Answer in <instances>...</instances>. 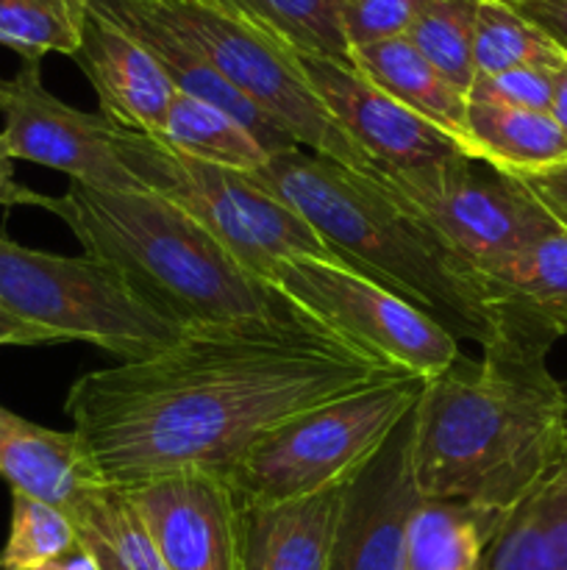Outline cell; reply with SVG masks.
Wrapping results in <instances>:
<instances>
[{"label":"cell","instance_id":"ffe728a7","mask_svg":"<svg viewBox=\"0 0 567 570\" xmlns=\"http://www.w3.org/2000/svg\"><path fill=\"white\" fill-rule=\"evenodd\" d=\"M506 518L467 501L422 499L406 527V570H484Z\"/></svg>","mask_w":567,"mask_h":570},{"label":"cell","instance_id":"5b68a950","mask_svg":"<svg viewBox=\"0 0 567 570\" xmlns=\"http://www.w3.org/2000/svg\"><path fill=\"white\" fill-rule=\"evenodd\" d=\"M428 379L392 373L253 440L228 482L242 504H281L354 482L415 412Z\"/></svg>","mask_w":567,"mask_h":570},{"label":"cell","instance_id":"8992f818","mask_svg":"<svg viewBox=\"0 0 567 570\" xmlns=\"http://www.w3.org/2000/svg\"><path fill=\"white\" fill-rule=\"evenodd\" d=\"M0 309L53 343L83 340L120 362L153 356L183 337L181 328L139 304L103 262L33 250L6 234H0Z\"/></svg>","mask_w":567,"mask_h":570},{"label":"cell","instance_id":"9c48e42d","mask_svg":"<svg viewBox=\"0 0 567 570\" xmlns=\"http://www.w3.org/2000/svg\"><path fill=\"white\" fill-rule=\"evenodd\" d=\"M370 173L426 220L493 293L517 256L554 226L515 178L495 170L478 176L467 156L417 167L372 165Z\"/></svg>","mask_w":567,"mask_h":570},{"label":"cell","instance_id":"f546056e","mask_svg":"<svg viewBox=\"0 0 567 570\" xmlns=\"http://www.w3.org/2000/svg\"><path fill=\"white\" fill-rule=\"evenodd\" d=\"M509 515L520 518L545 540L556 570H567V456L534 484Z\"/></svg>","mask_w":567,"mask_h":570},{"label":"cell","instance_id":"74e56055","mask_svg":"<svg viewBox=\"0 0 567 570\" xmlns=\"http://www.w3.org/2000/svg\"><path fill=\"white\" fill-rule=\"evenodd\" d=\"M39 570H98V568H94L92 557H89L87 551H83L81 546H78V549L67 551L64 557H59V560L48 562V566L39 568Z\"/></svg>","mask_w":567,"mask_h":570},{"label":"cell","instance_id":"484cf974","mask_svg":"<svg viewBox=\"0 0 567 570\" xmlns=\"http://www.w3.org/2000/svg\"><path fill=\"white\" fill-rule=\"evenodd\" d=\"M561 50L528 22L515 6L498 0H481L476 20V42H472V67L476 76L539 67V70H559L565 65Z\"/></svg>","mask_w":567,"mask_h":570},{"label":"cell","instance_id":"e575fe53","mask_svg":"<svg viewBox=\"0 0 567 570\" xmlns=\"http://www.w3.org/2000/svg\"><path fill=\"white\" fill-rule=\"evenodd\" d=\"M11 204H31V206H42L48 204V195L31 193L28 187H20L14 181V159L6 154L3 142H0V206H11Z\"/></svg>","mask_w":567,"mask_h":570},{"label":"cell","instance_id":"8d00e7d4","mask_svg":"<svg viewBox=\"0 0 567 570\" xmlns=\"http://www.w3.org/2000/svg\"><path fill=\"white\" fill-rule=\"evenodd\" d=\"M550 117L567 139V61L554 70V95H550Z\"/></svg>","mask_w":567,"mask_h":570},{"label":"cell","instance_id":"6da1fadb","mask_svg":"<svg viewBox=\"0 0 567 570\" xmlns=\"http://www.w3.org/2000/svg\"><path fill=\"white\" fill-rule=\"evenodd\" d=\"M392 373L287 312L187 332L153 356L83 373L64 412L106 484L126 490L192 471L228 479L267 429Z\"/></svg>","mask_w":567,"mask_h":570},{"label":"cell","instance_id":"cb8c5ba5","mask_svg":"<svg viewBox=\"0 0 567 570\" xmlns=\"http://www.w3.org/2000/svg\"><path fill=\"white\" fill-rule=\"evenodd\" d=\"M189 159L209 161L239 173H256L270 154L265 145L228 111L176 92L161 134H153Z\"/></svg>","mask_w":567,"mask_h":570},{"label":"cell","instance_id":"603a6c76","mask_svg":"<svg viewBox=\"0 0 567 570\" xmlns=\"http://www.w3.org/2000/svg\"><path fill=\"white\" fill-rule=\"evenodd\" d=\"M98 570H170L126 490L106 484L70 515Z\"/></svg>","mask_w":567,"mask_h":570},{"label":"cell","instance_id":"836d02e7","mask_svg":"<svg viewBox=\"0 0 567 570\" xmlns=\"http://www.w3.org/2000/svg\"><path fill=\"white\" fill-rule=\"evenodd\" d=\"M515 9L534 22L567 59V0H528Z\"/></svg>","mask_w":567,"mask_h":570},{"label":"cell","instance_id":"277c9868","mask_svg":"<svg viewBox=\"0 0 567 570\" xmlns=\"http://www.w3.org/2000/svg\"><path fill=\"white\" fill-rule=\"evenodd\" d=\"M44 209L61 217L83 254L109 265L139 304L183 334L289 312L215 234L161 195L103 193L70 181L64 195H48Z\"/></svg>","mask_w":567,"mask_h":570},{"label":"cell","instance_id":"4dcf8cb0","mask_svg":"<svg viewBox=\"0 0 567 570\" xmlns=\"http://www.w3.org/2000/svg\"><path fill=\"white\" fill-rule=\"evenodd\" d=\"M428 0H345V31L350 50L406 37Z\"/></svg>","mask_w":567,"mask_h":570},{"label":"cell","instance_id":"44dd1931","mask_svg":"<svg viewBox=\"0 0 567 570\" xmlns=\"http://www.w3.org/2000/svg\"><path fill=\"white\" fill-rule=\"evenodd\" d=\"M467 137L472 159L495 173L520 176L567 161V139L548 111L467 100Z\"/></svg>","mask_w":567,"mask_h":570},{"label":"cell","instance_id":"60d3db41","mask_svg":"<svg viewBox=\"0 0 567 570\" xmlns=\"http://www.w3.org/2000/svg\"><path fill=\"white\" fill-rule=\"evenodd\" d=\"M565 390H567V382H565Z\"/></svg>","mask_w":567,"mask_h":570},{"label":"cell","instance_id":"5bb4252c","mask_svg":"<svg viewBox=\"0 0 567 570\" xmlns=\"http://www.w3.org/2000/svg\"><path fill=\"white\" fill-rule=\"evenodd\" d=\"M300 67L320 98L322 109L370 159V165L417 167L467 156V150L454 137L417 111L406 109L354 65L300 59Z\"/></svg>","mask_w":567,"mask_h":570},{"label":"cell","instance_id":"30bf717a","mask_svg":"<svg viewBox=\"0 0 567 570\" xmlns=\"http://www.w3.org/2000/svg\"><path fill=\"white\" fill-rule=\"evenodd\" d=\"M165 6L209 65L239 95L281 122L300 148L354 170H372L370 159L322 109L298 56L272 42L222 0H165Z\"/></svg>","mask_w":567,"mask_h":570},{"label":"cell","instance_id":"4316f807","mask_svg":"<svg viewBox=\"0 0 567 570\" xmlns=\"http://www.w3.org/2000/svg\"><path fill=\"white\" fill-rule=\"evenodd\" d=\"M89 0H0V45L22 61L48 53L76 56L81 45Z\"/></svg>","mask_w":567,"mask_h":570},{"label":"cell","instance_id":"52a82bcc","mask_svg":"<svg viewBox=\"0 0 567 570\" xmlns=\"http://www.w3.org/2000/svg\"><path fill=\"white\" fill-rule=\"evenodd\" d=\"M115 145L133 176L215 234L233 259L265 282L289 256L339 262L315 228L261 187L250 173L189 159L153 134L117 128Z\"/></svg>","mask_w":567,"mask_h":570},{"label":"cell","instance_id":"8fae6325","mask_svg":"<svg viewBox=\"0 0 567 570\" xmlns=\"http://www.w3.org/2000/svg\"><path fill=\"white\" fill-rule=\"evenodd\" d=\"M3 142L11 159L53 167L70 181L103 193H148L115 145L117 126L89 111L72 109L42 81L39 61H22L20 70L0 89Z\"/></svg>","mask_w":567,"mask_h":570},{"label":"cell","instance_id":"ac0fdd59","mask_svg":"<svg viewBox=\"0 0 567 570\" xmlns=\"http://www.w3.org/2000/svg\"><path fill=\"white\" fill-rule=\"evenodd\" d=\"M345 488L281 504H242V570H328Z\"/></svg>","mask_w":567,"mask_h":570},{"label":"cell","instance_id":"e0dca14e","mask_svg":"<svg viewBox=\"0 0 567 570\" xmlns=\"http://www.w3.org/2000/svg\"><path fill=\"white\" fill-rule=\"evenodd\" d=\"M0 476L11 484V493L42 501L67 518L106 488L76 429L39 426L6 406H0Z\"/></svg>","mask_w":567,"mask_h":570},{"label":"cell","instance_id":"9a60e30c","mask_svg":"<svg viewBox=\"0 0 567 570\" xmlns=\"http://www.w3.org/2000/svg\"><path fill=\"white\" fill-rule=\"evenodd\" d=\"M89 9L115 22L128 37L137 39L153 56L156 65L165 70V76L170 78L178 92L206 100V104L237 117L265 145L270 156L306 150L281 122H276L259 106L250 104L209 65L198 45L181 31L165 0H89Z\"/></svg>","mask_w":567,"mask_h":570},{"label":"cell","instance_id":"1f68e13d","mask_svg":"<svg viewBox=\"0 0 567 570\" xmlns=\"http://www.w3.org/2000/svg\"><path fill=\"white\" fill-rule=\"evenodd\" d=\"M550 95H554V70H539V67H520V70L495 72V76H476L470 89H467V100H472V104L548 111V115Z\"/></svg>","mask_w":567,"mask_h":570},{"label":"cell","instance_id":"ba28073f","mask_svg":"<svg viewBox=\"0 0 567 570\" xmlns=\"http://www.w3.org/2000/svg\"><path fill=\"white\" fill-rule=\"evenodd\" d=\"M265 287L289 312L400 373L431 382L459 360L448 328L345 262L289 256L272 265Z\"/></svg>","mask_w":567,"mask_h":570},{"label":"cell","instance_id":"d590c367","mask_svg":"<svg viewBox=\"0 0 567 570\" xmlns=\"http://www.w3.org/2000/svg\"><path fill=\"white\" fill-rule=\"evenodd\" d=\"M53 340L42 334L39 328L28 326V323L17 321L9 312L0 309V345H48Z\"/></svg>","mask_w":567,"mask_h":570},{"label":"cell","instance_id":"7a4b0ae2","mask_svg":"<svg viewBox=\"0 0 567 570\" xmlns=\"http://www.w3.org/2000/svg\"><path fill=\"white\" fill-rule=\"evenodd\" d=\"M554 334L500 304L478 362L459 360L417 404L415 482L422 499L509 515L567 456V390L548 371Z\"/></svg>","mask_w":567,"mask_h":570},{"label":"cell","instance_id":"3957f363","mask_svg":"<svg viewBox=\"0 0 567 570\" xmlns=\"http://www.w3.org/2000/svg\"><path fill=\"white\" fill-rule=\"evenodd\" d=\"M250 176L298 212L339 262L404 295L456 340H493L500 301L489 284L370 170L289 150L270 156Z\"/></svg>","mask_w":567,"mask_h":570},{"label":"cell","instance_id":"83f0119b","mask_svg":"<svg viewBox=\"0 0 567 570\" xmlns=\"http://www.w3.org/2000/svg\"><path fill=\"white\" fill-rule=\"evenodd\" d=\"M481 0H428L422 14L406 33L411 45L467 95L476 67H472V42Z\"/></svg>","mask_w":567,"mask_h":570},{"label":"cell","instance_id":"7c38bea8","mask_svg":"<svg viewBox=\"0 0 567 570\" xmlns=\"http://www.w3.org/2000/svg\"><path fill=\"white\" fill-rule=\"evenodd\" d=\"M126 495L170 570H242L245 507L226 476L172 473Z\"/></svg>","mask_w":567,"mask_h":570},{"label":"cell","instance_id":"f1b7e54d","mask_svg":"<svg viewBox=\"0 0 567 570\" xmlns=\"http://www.w3.org/2000/svg\"><path fill=\"white\" fill-rule=\"evenodd\" d=\"M78 549L76 523L64 512L11 493V523L0 549V570H39Z\"/></svg>","mask_w":567,"mask_h":570},{"label":"cell","instance_id":"ab89813d","mask_svg":"<svg viewBox=\"0 0 567 570\" xmlns=\"http://www.w3.org/2000/svg\"><path fill=\"white\" fill-rule=\"evenodd\" d=\"M0 89H3V78H0Z\"/></svg>","mask_w":567,"mask_h":570},{"label":"cell","instance_id":"4fadbf2b","mask_svg":"<svg viewBox=\"0 0 567 570\" xmlns=\"http://www.w3.org/2000/svg\"><path fill=\"white\" fill-rule=\"evenodd\" d=\"M415 426L417 406L370 465L348 482L328 570H406V527L420 501Z\"/></svg>","mask_w":567,"mask_h":570},{"label":"cell","instance_id":"2e32d148","mask_svg":"<svg viewBox=\"0 0 567 570\" xmlns=\"http://www.w3.org/2000/svg\"><path fill=\"white\" fill-rule=\"evenodd\" d=\"M72 59L92 83L100 115L117 128L161 134L178 89L137 39L89 9Z\"/></svg>","mask_w":567,"mask_h":570},{"label":"cell","instance_id":"7402d4cb","mask_svg":"<svg viewBox=\"0 0 567 570\" xmlns=\"http://www.w3.org/2000/svg\"><path fill=\"white\" fill-rule=\"evenodd\" d=\"M298 59L354 65L345 0H222Z\"/></svg>","mask_w":567,"mask_h":570},{"label":"cell","instance_id":"f35d334b","mask_svg":"<svg viewBox=\"0 0 567 570\" xmlns=\"http://www.w3.org/2000/svg\"><path fill=\"white\" fill-rule=\"evenodd\" d=\"M498 3H506V6H520V3H528V0H498Z\"/></svg>","mask_w":567,"mask_h":570},{"label":"cell","instance_id":"d4e9b609","mask_svg":"<svg viewBox=\"0 0 567 570\" xmlns=\"http://www.w3.org/2000/svg\"><path fill=\"white\" fill-rule=\"evenodd\" d=\"M500 304L515 306L554 337L567 334V232L550 226L520 256L495 287Z\"/></svg>","mask_w":567,"mask_h":570},{"label":"cell","instance_id":"d6a6232c","mask_svg":"<svg viewBox=\"0 0 567 570\" xmlns=\"http://www.w3.org/2000/svg\"><path fill=\"white\" fill-rule=\"evenodd\" d=\"M509 176V173H506ZM523 187V193L561 228L567 232V161L537 173H520L511 176Z\"/></svg>","mask_w":567,"mask_h":570},{"label":"cell","instance_id":"d6986e66","mask_svg":"<svg viewBox=\"0 0 567 570\" xmlns=\"http://www.w3.org/2000/svg\"><path fill=\"white\" fill-rule=\"evenodd\" d=\"M354 67L384 92L400 100L406 109L442 128L472 159L470 137H467V95L454 87L409 39L398 37L356 48Z\"/></svg>","mask_w":567,"mask_h":570}]
</instances>
